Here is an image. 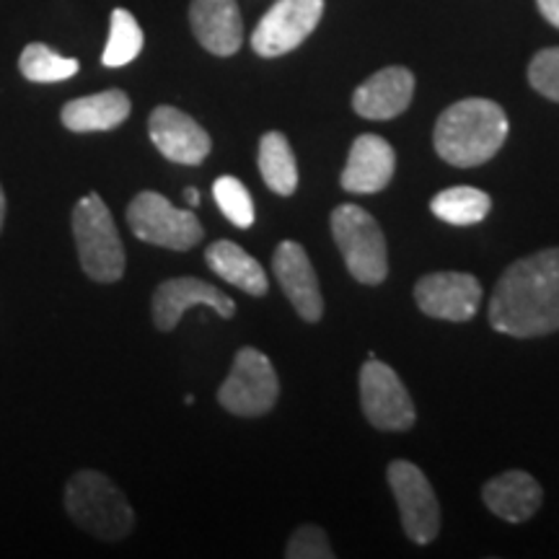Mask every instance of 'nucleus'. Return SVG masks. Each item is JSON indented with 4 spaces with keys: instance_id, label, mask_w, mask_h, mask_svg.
<instances>
[{
    "instance_id": "10",
    "label": "nucleus",
    "mask_w": 559,
    "mask_h": 559,
    "mask_svg": "<svg viewBox=\"0 0 559 559\" xmlns=\"http://www.w3.org/2000/svg\"><path fill=\"white\" fill-rule=\"evenodd\" d=\"M389 487L402 513L404 534L415 544H430L440 528V506L428 477L412 461H391Z\"/></svg>"
},
{
    "instance_id": "11",
    "label": "nucleus",
    "mask_w": 559,
    "mask_h": 559,
    "mask_svg": "<svg viewBox=\"0 0 559 559\" xmlns=\"http://www.w3.org/2000/svg\"><path fill=\"white\" fill-rule=\"evenodd\" d=\"M415 300L425 317L469 321L479 309L481 285L469 272H432V275L419 277Z\"/></svg>"
},
{
    "instance_id": "25",
    "label": "nucleus",
    "mask_w": 559,
    "mask_h": 559,
    "mask_svg": "<svg viewBox=\"0 0 559 559\" xmlns=\"http://www.w3.org/2000/svg\"><path fill=\"white\" fill-rule=\"evenodd\" d=\"M213 198L218 202L221 213L239 228H249L254 223V202L241 179L221 177L213 185Z\"/></svg>"
},
{
    "instance_id": "9",
    "label": "nucleus",
    "mask_w": 559,
    "mask_h": 559,
    "mask_svg": "<svg viewBox=\"0 0 559 559\" xmlns=\"http://www.w3.org/2000/svg\"><path fill=\"white\" fill-rule=\"evenodd\" d=\"M360 404L368 423L379 430L402 432L415 425V402L386 362L368 358L360 370Z\"/></svg>"
},
{
    "instance_id": "20",
    "label": "nucleus",
    "mask_w": 559,
    "mask_h": 559,
    "mask_svg": "<svg viewBox=\"0 0 559 559\" xmlns=\"http://www.w3.org/2000/svg\"><path fill=\"white\" fill-rule=\"evenodd\" d=\"M205 260H207V267L213 270L215 275L223 277L230 285H236L239 290L249 293V296L260 298L270 288L267 272H264L262 264L251 254H247L239 243L234 241L210 243L205 251Z\"/></svg>"
},
{
    "instance_id": "24",
    "label": "nucleus",
    "mask_w": 559,
    "mask_h": 559,
    "mask_svg": "<svg viewBox=\"0 0 559 559\" xmlns=\"http://www.w3.org/2000/svg\"><path fill=\"white\" fill-rule=\"evenodd\" d=\"M143 29L130 11L115 9L109 21V39L104 47L102 62L107 68H124L143 50Z\"/></svg>"
},
{
    "instance_id": "17",
    "label": "nucleus",
    "mask_w": 559,
    "mask_h": 559,
    "mask_svg": "<svg viewBox=\"0 0 559 559\" xmlns=\"http://www.w3.org/2000/svg\"><path fill=\"white\" fill-rule=\"evenodd\" d=\"M412 96H415V75L407 68L391 66L355 88L353 109L366 120H391L407 111Z\"/></svg>"
},
{
    "instance_id": "27",
    "label": "nucleus",
    "mask_w": 559,
    "mask_h": 559,
    "mask_svg": "<svg viewBox=\"0 0 559 559\" xmlns=\"http://www.w3.org/2000/svg\"><path fill=\"white\" fill-rule=\"evenodd\" d=\"M288 559H332L334 551L330 547V539L319 526H300L296 534L290 536L288 549H285Z\"/></svg>"
},
{
    "instance_id": "4",
    "label": "nucleus",
    "mask_w": 559,
    "mask_h": 559,
    "mask_svg": "<svg viewBox=\"0 0 559 559\" xmlns=\"http://www.w3.org/2000/svg\"><path fill=\"white\" fill-rule=\"evenodd\" d=\"M73 236L83 272L96 283H117L124 275V247L109 207L96 192L79 200L73 210Z\"/></svg>"
},
{
    "instance_id": "15",
    "label": "nucleus",
    "mask_w": 559,
    "mask_h": 559,
    "mask_svg": "<svg viewBox=\"0 0 559 559\" xmlns=\"http://www.w3.org/2000/svg\"><path fill=\"white\" fill-rule=\"evenodd\" d=\"M190 24L207 52L230 58L243 45V19L236 0H192Z\"/></svg>"
},
{
    "instance_id": "7",
    "label": "nucleus",
    "mask_w": 559,
    "mask_h": 559,
    "mask_svg": "<svg viewBox=\"0 0 559 559\" xmlns=\"http://www.w3.org/2000/svg\"><path fill=\"white\" fill-rule=\"evenodd\" d=\"M277 394V373L267 355L254 347H241L218 391V402L236 417H260L275 407Z\"/></svg>"
},
{
    "instance_id": "6",
    "label": "nucleus",
    "mask_w": 559,
    "mask_h": 559,
    "mask_svg": "<svg viewBox=\"0 0 559 559\" xmlns=\"http://www.w3.org/2000/svg\"><path fill=\"white\" fill-rule=\"evenodd\" d=\"M128 223L140 241L171 251H190L205 236L192 210L174 207L164 194L140 192L128 205Z\"/></svg>"
},
{
    "instance_id": "5",
    "label": "nucleus",
    "mask_w": 559,
    "mask_h": 559,
    "mask_svg": "<svg viewBox=\"0 0 559 559\" xmlns=\"http://www.w3.org/2000/svg\"><path fill=\"white\" fill-rule=\"evenodd\" d=\"M330 221L349 275L362 285H381L389 275V251L373 215L347 202L334 210Z\"/></svg>"
},
{
    "instance_id": "22",
    "label": "nucleus",
    "mask_w": 559,
    "mask_h": 559,
    "mask_svg": "<svg viewBox=\"0 0 559 559\" xmlns=\"http://www.w3.org/2000/svg\"><path fill=\"white\" fill-rule=\"evenodd\" d=\"M492 200L487 192L474 190V187H451V190L438 192L430 202L436 218L451 223V226H474L487 218Z\"/></svg>"
},
{
    "instance_id": "16",
    "label": "nucleus",
    "mask_w": 559,
    "mask_h": 559,
    "mask_svg": "<svg viewBox=\"0 0 559 559\" xmlns=\"http://www.w3.org/2000/svg\"><path fill=\"white\" fill-rule=\"evenodd\" d=\"M396 153L389 140L381 135H358L349 148L345 171H342V187L353 194H376L386 190L394 177Z\"/></svg>"
},
{
    "instance_id": "21",
    "label": "nucleus",
    "mask_w": 559,
    "mask_h": 559,
    "mask_svg": "<svg viewBox=\"0 0 559 559\" xmlns=\"http://www.w3.org/2000/svg\"><path fill=\"white\" fill-rule=\"evenodd\" d=\"M260 171L264 185L280 198H290L298 190V164L288 138L272 130L260 140Z\"/></svg>"
},
{
    "instance_id": "2",
    "label": "nucleus",
    "mask_w": 559,
    "mask_h": 559,
    "mask_svg": "<svg viewBox=\"0 0 559 559\" xmlns=\"http://www.w3.org/2000/svg\"><path fill=\"white\" fill-rule=\"evenodd\" d=\"M508 138V117L489 99H464L438 117L432 143L445 164L459 169L487 164Z\"/></svg>"
},
{
    "instance_id": "29",
    "label": "nucleus",
    "mask_w": 559,
    "mask_h": 559,
    "mask_svg": "<svg viewBox=\"0 0 559 559\" xmlns=\"http://www.w3.org/2000/svg\"><path fill=\"white\" fill-rule=\"evenodd\" d=\"M185 198H187V202H190L192 207L200 205V192L194 190V187H190V190H185Z\"/></svg>"
},
{
    "instance_id": "23",
    "label": "nucleus",
    "mask_w": 559,
    "mask_h": 559,
    "mask_svg": "<svg viewBox=\"0 0 559 559\" xmlns=\"http://www.w3.org/2000/svg\"><path fill=\"white\" fill-rule=\"evenodd\" d=\"M19 68L21 73H24V79L32 83H60L73 79V75L79 73L81 62L55 52L52 47L41 45V41H32V45H26L24 52H21Z\"/></svg>"
},
{
    "instance_id": "30",
    "label": "nucleus",
    "mask_w": 559,
    "mask_h": 559,
    "mask_svg": "<svg viewBox=\"0 0 559 559\" xmlns=\"http://www.w3.org/2000/svg\"><path fill=\"white\" fill-rule=\"evenodd\" d=\"M3 221H5V194H3V187H0V230H3Z\"/></svg>"
},
{
    "instance_id": "18",
    "label": "nucleus",
    "mask_w": 559,
    "mask_h": 559,
    "mask_svg": "<svg viewBox=\"0 0 559 559\" xmlns=\"http://www.w3.org/2000/svg\"><path fill=\"white\" fill-rule=\"evenodd\" d=\"M487 508L508 523L528 521L542 508V485L528 472H506L481 489Z\"/></svg>"
},
{
    "instance_id": "3",
    "label": "nucleus",
    "mask_w": 559,
    "mask_h": 559,
    "mask_svg": "<svg viewBox=\"0 0 559 559\" xmlns=\"http://www.w3.org/2000/svg\"><path fill=\"white\" fill-rule=\"evenodd\" d=\"M66 510L83 531L102 542H120L132 531L135 515L120 487L102 472H75L66 485Z\"/></svg>"
},
{
    "instance_id": "14",
    "label": "nucleus",
    "mask_w": 559,
    "mask_h": 559,
    "mask_svg": "<svg viewBox=\"0 0 559 559\" xmlns=\"http://www.w3.org/2000/svg\"><path fill=\"white\" fill-rule=\"evenodd\" d=\"M272 270L298 317L304 321H319L324 313V300L306 249L296 241H283L272 257Z\"/></svg>"
},
{
    "instance_id": "13",
    "label": "nucleus",
    "mask_w": 559,
    "mask_h": 559,
    "mask_svg": "<svg viewBox=\"0 0 559 559\" xmlns=\"http://www.w3.org/2000/svg\"><path fill=\"white\" fill-rule=\"evenodd\" d=\"M148 132L153 145L160 156H166L174 164L198 166L207 158L213 140L207 130L192 120L190 115L177 107H156L148 120Z\"/></svg>"
},
{
    "instance_id": "28",
    "label": "nucleus",
    "mask_w": 559,
    "mask_h": 559,
    "mask_svg": "<svg viewBox=\"0 0 559 559\" xmlns=\"http://www.w3.org/2000/svg\"><path fill=\"white\" fill-rule=\"evenodd\" d=\"M536 5H539L542 16L559 29V0H536Z\"/></svg>"
},
{
    "instance_id": "19",
    "label": "nucleus",
    "mask_w": 559,
    "mask_h": 559,
    "mask_svg": "<svg viewBox=\"0 0 559 559\" xmlns=\"http://www.w3.org/2000/svg\"><path fill=\"white\" fill-rule=\"evenodd\" d=\"M130 109V96L120 88H109L68 102L60 111V120L70 132H109L128 120Z\"/></svg>"
},
{
    "instance_id": "1",
    "label": "nucleus",
    "mask_w": 559,
    "mask_h": 559,
    "mask_svg": "<svg viewBox=\"0 0 559 559\" xmlns=\"http://www.w3.org/2000/svg\"><path fill=\"white\" fill-rule=\"evenodd\" d=\"M489 324L523 340L559 332V249L536 251L502 272L489 300Z\"/></svg>"
},
{
    "instance_id": "12",
    "label": "nucleus",
    "mask_w": 559,
    "mask_h": 559,
    "mask_svg": "<svg viewBox=\"0 0 559 559\" xmlns=\"http://www.w3.org/2000/svg\"><path fill=\"white\" fill-rule=\"evenodd\" d=\"M192 306H210L221 319H230L236 313L234 300L215 285L200 277H174L160 283L153 293V321L160 332H171L177 330L179 319Z\"/></svg>"
},
{
    "instance_id": "26",
    "label": "nucleus",
    "mask_w": 559,
    "mask_h": 559,
    "mask_svg": "<svg viewBox=\"0 0 559 559\" xmlns=\"http://www.w3.org/2000/svg\"><path fill=\"white\" fill-rule=\"evenodd\" d=\"M528 83L542 96L559 102V47L536 52V58L528 66Z\"/></svg>"
},
{
    "instance_id": "8",
    "label": "nucleus",
    "mask_w": 559,
    "mask_h": 559,
    "mask_svg": "<svg viewBox=\"0 0 559 559\" xmlns=\"http://www.w3.org/2000/svg\"><path fill=\"white\" fill-rule=\"evenodd\" d=\"M324 0H277L251 32V47L260 58H283L317 29Z\"/></svg>"
}]
</instances>
